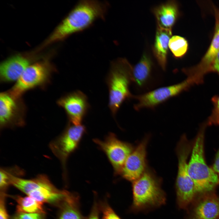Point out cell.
I'll return each mask as SVG.
<instances>
[{"label":"cell","mask_w":219,"mask_h":219,"mask_svg":"<svg viewBox=\"0 0 219 219\" xmlns=\"http://www.w3.org/2000/svg\"><path fill=\"white\" fill-rule=\"evenodd\" d=\"M109 6L105 1H80L56 27L45 44L63 40L88 28L97 19H104Z\"/></svg>","instance_id":"1"},{"label":"cell","mask_w":219,"mask_h":219,"mask_svg":"<svg viewBox=\"0 0 219 219\" xmlns=\"http://www.w3.org/2000/svg\"><path fill=\"white\" fill-rule=\"evenodd\" d=\"M206 124L200 127L194 141L188 171L194 183L196 193L210 192L219 183L218 177L213 168L206 162L204 139Z\"/></svg>","instance_id":"2"},{"label":"cell","mask_w":219,"mask_h":219,"mask_svg":"<svg viewBox=\"0 0 219 219\" xmlns=\"http://www.w3.org/2000/svg\"><path fill=\"white\" fill-rule=\"evenodd\" d=\"M133 67L127 59L120 58L110 64L106 82L109 90L108 106L113 117L123 103L133 97L129 90Z\"/></svg>","instance_id":"3"},{"label":"cell","mask_w":219,"mask_h":219,"mask_svg":"<svg viewBox=\"0 0 219 219\" xmlns=\"http://www.w3.org/2000/svg\"><path fill=\"white\" fill-rule=\"evenodd\" d=\"M10 181L11 185L37 201L57 207L69 193L66 190L57 189L44 174L29 179L12 175Z\"/></svg>","instance_id":"4"},{"label":"cell","mask_w":219,"mask_h":219,"mask_svg":"<svg viewBox=\"0 0 219 219\" xmlns=\"http://www.w3.org/2000/svg\"><path fill=\"white\" fill-rule=\"evenodd\" d=\"M133 202L131 210L139 211L164 204L166 197L159 180L148 172H144L133 182Z\"/></svg>","instance_id":"5"},{"label":"cell","mask_w":219,"mask_h":219,"mask_svg":"<svg viewBox=\"0 0 219 219\" xmlns=\"http://www.w3.org/2000/svg\"><path fill=\"white\" fill-rule=\"evenodd\" d=\"M86 131L84 125L70 123L63 133L50 144L52 151L61 162L64 176L66 173L67 159L78 148Z\"/></svg>","instance_id":"6"},{"label":"cell","mask_w":219,"mask_h":219,"mask_svg":"<svg viewBox=\"0 0 219 219\" xmlns=\"http://www.w3.org/2000/svg\"><path fill=\"white\" fill-rule=\"evenodd\" d=\"M52 71L50 63L45 61L29 65L25 70L9 93L18 99L27 90L44 82Z\"/></svg>","instance_id":"7"},{"label":"cell","mask_w":219,"mask_h":219,"mask_svg":"<svg viewBox=\"0 0 219 219\" xmlns=\"http://www.w3.org/2000/svg\"><path fill=\"white\" fill-rule=\"evenodd\" d=\"M93 141L106 154L115 174H120L126 159L133 151L132 146L119 140L112 133H110L104 140L94 139Z\"/></svg>","instance_id":"8"},{"label":"cell","mask_w":219,"mask_h":219,"mask_svg":"<svg viewBox=\"0 0 219 219\" xmlns=\"http://www.w3.org/2000/svg\"><path fill=\"white\" fill-rule=\"evenodd\" d=\"M194 83H196L192 77L188 76L182 82L161 87L143 94L134 96L137 101L134 106L136 110L144 108H152L185 90Z\"/></svg>","instance_id":"9"},{"label":"cell","mask_w":219,"mask_h":219,"mask_svg":"<svg viewBox=\"0 0 219 219\" xmlns=\"http://www.w3.org/2000/svg\"><path fill=\"white\" fill-rule=\"evenodd\" d=\"M58 103L65 110L70 123L75 125L82 124L90 107L86 95L78 90L61 98Z\"/></svg>","instance_id":"10"},{"label":"cell","mask_w":219,"mask_h":219,"mask_svg":"<svg viewBox=\"0 0 219 219\" xmlns=\"http://www.w3.org/2000/svg\"><path fill=\"white\" fill-rule=\"evenodd\" d=\"M148 139L145 137L127 158L120 174L124 179L133 182L144 172Z\"/></svg>","instance_id":"11"},{"label":"cell","mask_w":219,"mask_h":219,"mask_svg":"<svg viewBox=\"0 0 219 219\" xmlns=\"http://www.w3.org/2000/svg\"><path fill=\"white\" fill-rule=\"evenodd\" d=\"M17 99L10 93L3 92L0 96V123L2 128L20 126L23 124L22 118L17 114Z\"/></svg>","instance_id":"12"},{"label":"cell","mask_w":219,"mask_h":219,"mask_svg":"<svg viewBox=\"0 0 219 219\" xmlns=\"http://www.w3.org/2000/svg\"><path fill=\"white\" fill-rule=\"evenodd\" d=\"M214 10L216 26L214 35L211 44L200 64L190 70L193 73L202 77L208 71L212 70L214 60L219 51V10L214 7Z\"/></svg>","instance_id":"13"},{"label":"cell","mask_w":219,"mask_h":219,"mask_svg":"<svg viewBox=\"0 0 219 219\" xmlns=\"http://www.w3.org/2000/svg\"><path fill=\"white\" fill-rule=\"evenodd\" d=\"M29 64V60L22 56L12 57L1 64V79L4 82L17 81Z\"/></svg>","instance_id":"14"},{"label":"cell","mask_w":219,"mask_h":219,"mask_svg":"<svg viewBox=\"0 0 219 219\" xmlns=\"http://www.w3.org/2000/svg\"><path fill=\"white\" fill-rule=\"evenodd\" d=\"M153 12L157 22V26L172 29L178 17V6L175 1H169L155 7Z\"/></svg>","instance_id":"15"},{"label":"cell","mask_w":219,"mask_h":219,"mask_svg":"<svg viewBox=\"0 0 219 219\" xmlns=\"http://www.w3.org/2000/svg\"><path fill=\"white\" fill-rule=\"evenodd\" d=\"M172 34V29L157 26L153 51L159 65L164 71L166 68L169 44Z\"/></svg>","instance_id":"16"},{"label":"cell","mask_w":219,"mask_h":219,"mask_svg":"<svg viewBox=\"0 0 219 219\" xmlns=\"http://www.w3.org/2000/svg\"><path fill=\"white\" fill-rule=\"evenodd\" d=\"M59 210L57 219H86L80 207V198L76 193L69 192L57 207Z\"/></svg>","instance_id":"17"},{"label":"cell","mask_w":219,"mask_h":219,"mask_svg":"<svg viewBox=\"0 0 219 219\" xmlns=\"http://www.w3.org/2000/svg\"><path fill=\"white\" fill-rule=\"evenodd\" d=\"M195 219H216L219 217V200L213 196L203 198L194 211Z\"/></svg>","instance_id":"18"},{"label":"cell","mask_w":219,"mask_h":219,"mask_svg":"<svg viewBox=\"0 0 219 219\" xmlns=\"http://www.w3.org/2000/svg\"><path fill=\"white\" fill-rule=\"evenodd\" d=\"M152 66V61L150 56L144 53L138 62L133 68V81L139 87L144 85L150 76Z\"/></svg>","instance_id":"19"},{"label":"cell","mask_w":219,"mask_h":219,"mask_svg":"<svg viewBox=\"0 0 219 219\" xmlns=\"http://www.w3.org/2000/svg\"><path fill=\"white\" fill-rule=\"evenodd\" d=\"M16 200L17 205L16 212L24 213H46L43 206V203L32 197L19 196H11Z\"/></svg>","instance_id":"20"},{"label":"cell","mask_w":219,"mask_h":219,"mask_svg":"<svg viewBox=\"0 0 219 219\" xmlns=\"http://www.w3.org/2000/svg\"><path fill=\"white\" fill-rule=\"evenodd\" d=\"M169 47L173 56L176 58H179L186 53L188 44L184 37L178 35H174L171 38Z\"/></svg>","instance_id":"21"},{"label":"cell","mask_w":219,"mask_h":219,"mask_svg":"<svg viewBox=\"0 0 219 219\" xmlns=\"http://www.w3.org/2000/svg\"><path fill=\"white\" fill-rule=\"evenodd\" d=\"M101 219H122L115 212L105 199L99 202Z\"/></svg>","instance_id":"22"},{"label":"cell","mask_w":219,"mask_h":219,"mask_svg":"<svg viewBox=\"0 0 219 219\" xmlns=\"http://www.w3.org/2000/svg\"><path fill=\"white\" fill-rule=\"evenodd\" d=\"M214 107L210 116L209 117L207 124L219 125V96L212 98Z\"/></svg>","instance_id":"23"},{"label":"cell","mask_w":219,"mask_h":219,"mask_svg":"<svg viewBox=\"0 0 219 219\" xmlns=\"http://www.w3.org/2000/svg\"><path fill=\"white\" fill-rule=\"evenodd\" d=\"M11 219H46V213H24L16 212Z\"/></svg>","instance_id":"24"},{"label":"cell","mask_w":219,"mask_h":219,"mask_svg":"<svg viewBox=\"0 0 219 219\" xmlns=\"http://www.w3.org/2000/svg\"><path fill=\"white\" fill-rule=\"evenodd\" d=\"M10 169L1 168L0 172V190L1 192H5L10 182Z\"/></svg>","instance_id":"25"},{"label":"cell","mask_w":219,"mask_h":219,"mask_svg":"<svg viewBox=\"0 0 219 219\" xmlns=\"http://www.w3.org/2000/svg\"><path fill=\"white\" fill-rule=\"evenodd\" d=\"M95 197L94 202L90 212L86 219H100V213L99 202L97 200L96 194L94 193Z\"/></svg>","instance_id":"26"},{"label":"cell","mask_w":219,"mask_h":219,"mask_svg":"<svg viewBox=\"0 0 219 219\" xmlns=\"http://www.w3.org/2000/svg\"><path fill=\"white\" fill-rule=\"evenodd\" d=\"M0 219H9V216L6 208L5 192L0 193Z\"/></svg>","instance_id":"27"},{"label":"cell","mask_w":219,"mask_h":219,"mask_svg":"<svg viewBox=\"0 0 219 219\" xmlns=\"http://www.w3.org/2000/svg\"><path fill=\"white\" fill-rule=\"evenodd\" d=\"M213 169L217 175L219 179V149L215 158Z\"/></svg>","instance_id":"28"},{"label":"cell","mask_w":219,"mask_h":219,"mask_svg":"<svg viewBox=\"0 0 219 219\" xmlns=\"http://www.w3.org/2000/svg\"><path fill=\"white\" fill-rule=\"evenodd\" d=\"M212 70L219 73V51L217 54L214 60L212 67Z\"/></svg>","instance_id":"29"},{"label":"cell","mask_w":219,"mask_h":219,"mask_svg":"<svg viewBox=\"0 0 219 219\" xmlns=\"http://www.w3.org/2000/svg\"><path fill=\"white\" fill-rule=\"evenodd\" d=\"M185 70H186V69H184V70H183V71H184V72H185V73H186V74H187V75H189V74H187V73H186V71H185ZM192 76H193V75H192ZM195 77H197H197H196V76H195ZM200 79V80H202V79Z\"/></svg>","instance_id":"30"}]
</instances>
